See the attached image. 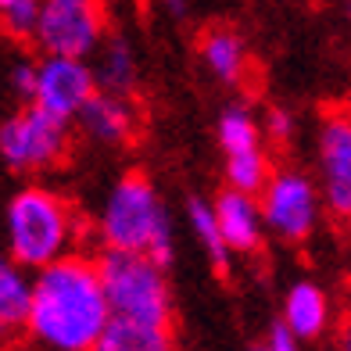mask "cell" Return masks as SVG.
<instances>
[{
    "label": "cell",
    "mask_w": 351,
    "mask_h": 351,
    "mask_svg": "<svg viewBox=\"0 0 351 351\" xmlns=\"http://www.w3.org/2000/svg\"><path fill=\"white\" fill-rule=\"evenodd\" d=\"M93 351H176V344H172V333L162 326H140V323L111 319Z\"/></svg>",
    "instance_id": "17"
},
{
    "label": "cell",
    "mask_w": 351,
    "mask_h": 351,
    "mask_svg": "<svg viewBox=\"0 0 351 351\" xmlns=\"http://www.w3.org/2000/svg\"><path fill=\"white\" fill-rule=\"evenodd\" d=\"M258 215L269 233H276L287 244H305L319 230V215H323V201H319V186L308 172L301 169H280L265 180L258 190Z\"/></svg>",
    "instance_id": "7"
},
{
    "label": "cell",
    "mask_w": 351,
    "mask_h": 351,
    "mask_svg": "<svg viewBox=\"0 0 351 351\" xmlns=\"http://www.w3.org/2000/svg\"><path fill=\"white\" fill-rule=\"evenodd\" d=\"M111 323L97 265L86 254H69L33 273L25 333L40 351H93Z\"/></svg>",
    "instance_id": "1"
},
{
    "label": "cell",
    "mask_w": 351,
    "mask_h": 351,
    "mask_svg": "<svg viewBox=\"0 0 351 351\" xmlns=\"http://www.w3.org/2000/svg\"><path fill=\"white\" fill-rule=\"evenodd\" d=\"M108 36V14L93 0H43L33 29V43L43 58L90 61Z\"/></svg>",
    "instance_id": "6"
},
{
    "label": "cell",
    "mask_w": 351,
    "mask_h": 351,
    "mask_svg": "<svg viewBox=\"0 0 351 351\" xmlns=\"http://www.w3.org/2000/svg\"><path fill=\"white\" fill-rule=\"evenodd\" d=\"M97 233L104 251L119 254H143L154 265H169L176 244H172V215L165 208L158 186L143 172L119 176L104 194L97 212Z\"/></svg>",
    "instance_id": "2"
},
{
    "label": "cell",
    "mask_w": 351,
    "mask_h": 351,
    "mask_svg": "<svg viewBox=\"0 0 351 351\" xmlns=\"http://www.w3.org/2000/svg\"><path fill=\"white\" fill-rule=\"evenodd\" d=\"M93 83H97L101 93H111V97H125L130 101L136 86H140V58L136 47L125 33H108L101 40V47L93 51Z\"/></svg>",
    "instance_id": "13"
},
{
    "label": "cell",
    "mask_w": 351,
    "mask_h": 351,
    "mask_svg": "<svg viewBox=\"0 0 351 351\" xmlns=\"http://www.w3.org/2000/svg\"><path fill=\"white\" fill-rule=\"evenodd\" d=\"M4 233H8V258L19 269H40L54 265L75 254L79 241V212L65 194L51 186L29 183L14 190L4 208Z\"/></svg>",
    "instance_id": "3"
},
{
    "label": "cell",
    "mask_w": 351,
    "mask_h": 351,
    "mask_svg": "<svg viewBox=\"0 0 351 351\" xmlns=\"http://www.w3.org/2000/svg\"><path fill=\"white\" fill-rule=\"evenodd\" d=\"M69 143H72V125L33 104L19 108L14 115L0 122V162L22 176L47 172L58 162H65Z\"/></svg>",
    "instance_id": "5"
},
{
    "label": "cell",
    "mask_w": 351,
    "mask_h": 351,
    "mask_svg": "<svg viewBox=\"0 0 351 351\" xmlns=\"http://www.w3.org/2000/svg\"><path fill=\"white\" fill-rule=\"evenodd\" d=\"M93 265H97V280L111 319L169 330L172 287L162 265H154L143 254H119V251H101V258H93Z\"/></svg>",
    "instance_id": "4"
},
{
    "label": "cell",
    "mask_w": 351,
    "mask_h": 351,
    "mask_svg": "<svg viewBox=\"0 0 351 351\" xmlns=\"http://www.w3.org/2000/svg\"><path fill=\"white\" fill-rule=\"evenodd\" d=\"M219 147L226 158H241V154H251V151H262L265 140H262V122L258 115L247 108V104H226L219 115Z\"/></svg>",
    "instance_id": "15"
},
{
    "label": "cell",
    "mask_w": 351,
    "mask_h": 351,
    "mask_svg": "<svg viewBox=\"0 0 351 351\" xmlns=\"http://www.w3.org/2000/svg\"><path fill=\"white\" fill-rule=\"evenodd\" d=\"M8 86L14 97H22L25 104H33V86H36V61L33 58H19L8 69Z\"/></svg>",
    "instance_id": "20"
},
{
    "label": "cell",
    "mask_w": 351,
    "mask_h": 351,
    "mask_svg": "<svg viewBox=\"0 0 351 351\" xmlns=\"http://www.w3.org/2000/svg\"><path fill=\"white\" fill-rule=\"evenodd\" d=\"M11 344V330H4V326H0V351H4Z\"/></svg>",
    "instance_id": "23"
},
{
    "label": "cell",
    "mask_w": 351,
    "mask_h": 351,
    "mask_svg": "<svg viewBox=\"0 0 351 351\" xmlns=\"http://www.w3.org/2000/svg\"><path fill=\"white\" fill-rule=\"evenodd\" d=\"M330 319H333L330 294H326L315 280H294L291 287H287L280 326L291 333L298 344H301V341L323 337L326 326H330Z\"/></svg>",
    "instance_id": "12"
},
{
    "label": "cell",
    "mask_w": 351,
    "mask_h": 351,
    "mask_svg": "<svg viewBox=\"0 0 351 351\" xmlns=\"http://www.w3.org/2000/svg\"><path fill=\"white\" fill-rule=\"evenodd\" d=\"M212 215L222 237V247L230 254H254L265 241V226L258 215V201L237 190H222L212 201Z\"/></svg>",
    "instance_id": "10"
},
{
    "label": "cell",
    "mask_w": 351,
    "mask_h": 351,
    "mask_svg": "<svg viewBox=\"0 0 351 351\" xmlns=\"http://www.w3.org/2000/svg\"><path fill=\"white\" fill-rule=\"evenodd\" d=\"M79 133L86 140L101 143V147H122L136 136V108L125 97H111V93H93L83 104V111L72 119Z\"/></svg>",
    "instance_id": "11"
},
{
    "label": "cell",
    "mask_w": 351,
    "mask_h": 351,
    "mask_svg": "<svg viewBox=\"0 0 351 351\" xmlns=\"http://www.w3.org/2000/svg\"><path fill=\"white\" fill-rule=\"evenodd\" d=\"M201 58L222 83H241L247 75V43L230 25H215L201 36Z\"/></svg>",
    "instance_id": "14"
},
{
    "label": "cell",
    "mask_w": 351,
    "mask_h": 351,
    "mask_svg": "<svg viewBox=\"0 0 351 351\" xmlns=\"http://www.w3.org/2000/svg\"><path fill=\"white\" fill-rule=\"evenodd\" d=\"M247 351H301V344L291 337V333H287L280 323L273 326V330H269L265 333V341H258V344H251Z\"/></svg>",
    "instance_id": "22"
},
{
    "label": "cell",
    "mask_w": 351,
    "mask_h": 351,
    "mask_svg": "<svg viewBox=\"0 0 351 351\" xmlns=\"http://www.w3.org/2000/svg\"><path fill=\"white\" fill-rule=\"evenodd\" d=\"M40 0H0V33L14 43H29L36 29Z\"/></svg>",
    "instance_id": "19"
},
{
    "label": "cell",
    "mask_w": 351,
    "mask_h": 351,
    "mask_svg": "<svg viewBox=\"0 0 351 351\" xmlns=\"http://www.w3.org/2000/svg\"><path fill=\"white\" fill-rule=\"evenodd\" d=\"M186 222H190V230H194L201 251L212 258V265H215V269H226V265H230V251L222 247V237H219L215 215H212V201L190 197V201H186Z\"/></svg>",
    "instance_id": "18"
},
{
    "label": "cell",
    "mask_w": 351,
    "mask_h": 351,
    "mask_svg": "<svg viewBox=\"0 0 351 351\" xmlns=\"http://www.w3.org/2000/svg\"><path fill=\"white\" fill-rule=\"evenodd\" d=\"M319 169H323V183H319V201L337 215H351V122L344 111H333L319 125Z\"/></svg>",
    "instance_id": "9"
},
{
    "label": "cell",
    "mask_w": 351,
    "mask_h": 351,
    "mask_svg": "<svg viewBox=\"0 0 351 351\" xmlns=\"http://www.w3.org/2000/svg\"><path fill=\"white\" fill-rule=\"evenodd\" d=\"M262 122V140H276V143H287L294 136V115L287 108H269V115L258 119Z\"/></svg>",
    "instance_id": "21"
},
{
    "label": "cell",
    "mask_w": 351,
    "mask_h": 351,
    "mask_svg": "<svg viewBox=\"0 0 351 351\" xmlns=\"http://www.w3.org/2000/svg\"><path fill=\"white\" fill-rule=\"evenodd\" d=\"M93 93H97V83H93L90 61H72V58H40L36 61L33 108L72 125V119L83 111V104Z\"/></svg>",
    "instance_id": "8"
},
{
    "label": "cell",
    "mask_w": 351,
    "mask_h": 351,
    "mask_svg": "<svg viewBox=\"0 0 351 351\" xmlns=\"http://www.w3.org/2000/svg\"><path fill=\"white\" fill-rule=\"evenodd\" d=\"M29 298H33V276L19 269L8 254H0V326L22 330L29 315Z\"/></svg>",
    "instance_id": "16"
}]
</instances>
